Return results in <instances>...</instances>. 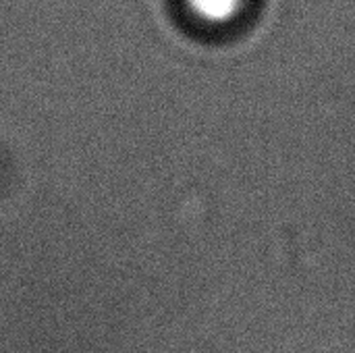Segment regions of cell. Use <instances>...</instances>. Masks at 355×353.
<instances>
[{
    "label": "cell",
    "instance_id": "6da1fadb",
    "mask_svg": "<svg viewBox=\"0 0 355 353\" xmlns=\"http://www.w3.org/2000/svg\"><path fill=\"white\" fill-rule=\"evenodd\" d=\"M183 2L198 21L214 27L237 21L248 6V0H183Z\"/></svg>",
    "mask_w": 355,
    "mask_h": 353
}]
</instances>
